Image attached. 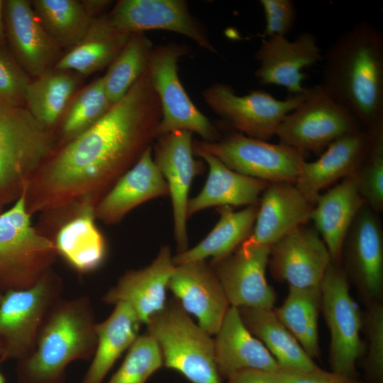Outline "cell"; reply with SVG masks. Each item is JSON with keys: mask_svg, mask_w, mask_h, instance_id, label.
I'll return each mask as SVG.
<instances>
[{"mask_svg": "<svg viewBox=\"0 0 383 383\" xmlns=\"http://www.w3.org/2000/svg\"><path fill=\"white\" fill-rule=\"evenodd\" d=\"M270 248L243 242L236 250L210 265L229 305L272 309L275 293L265 278Z\"/></svg>", "mask_w": 383, "mask_h": 383, "instance_id": "obj_14", "label": "cell"}, {"mask_svg": "<svg viewBox=\"0 0 383 383\" xmlns=\"http://www.w3.org/2000/svg\"><path fill=\"white\" fill-rule=\"evenodd\" d=\"M361 127L348 110L317 84L308 87L305 99L283 118L275 135L280 143L306 154L320 152Z\"/></svg>", "mask_w": 383, "mask_h": 383, "instance_id": "obj_8", "label": "cell"}, {"mask_svg": "<svg viewBox=\"0 0 383 383\" xmlns=\"http://www.w3.org/2000/svg\"><path fill=\"white\" fill-rule=\"evenodd\" d=\"M161 117L147 68L98 122L38 170L26 190L28 212H72L86 203L96 205L152 147Z\"/></svg>", "mask_w": 383, "mask_h": 383, "instance_id": "obj_1", "label": "cell"}, {"mask_svg": "<svg viewBox=\"0 0 383 383\" xmlns=\"http://www.w3.org/2000/svg\"><path fill=\"white\" fill-rule=\"evenodd\" d=\"M55 150L54 135L23 106L0 103V192L18 196Z\"/></svg>", "mask_w": 383, "mask_h": 383, "instance_id": "obj_6", "label": "cell"}, {"mask_svg": "<svg viewBox=\"0 0 383 383\" xmlns=\"http://www.w3.org/2000/svg\"><path fill=\"white\" fill-rule=\"evenodd\" d=\"M0 383H5V378L0 371Z\"/></svg>", "mask_w": 383, "mask_h": 383, "instance_id": "obj_47", "label": "cell"}, {"mask_svg": "<svg viewBox=\"0 0 383 383\" xmlns=\"http://www.w3.org/2000/svg\"><path fill=\"white\" fill-rule=\"evenodd\" d=\"M186 54L187 48L176 43L153 48L151 52L148 69L162 113L157 138L186 131L199 134L204 141H216L218 131L192 103L179 78L178 61Z\"/></svg>", "mask_w": 383, "mask_h": 383, "instance_id": "obj_10", "label": "cell"}, {"mask_svg": "<svg viewBox=\"0 0 383 383\" xmlns=\"http://www.w3.org/2000/svg\"><path fill=\"white\" fill-rule=\"evenodd\" d=\"M4 1L0 0V45L4 43L5 40V38H6L5 26H4Z\"/></svg>", "mask_w": 383, "mask_h": 383, "instance_id": "obj_46", "label": "cell"}, {"mask_svg": "<svg viewBox=\"0 0 383 383\" xmlns=\"http://www.w3.org/2000/svg\"><path fill=\"white\" fill-rule=\"evenodd\" d=\"M268 262L274 275L289 287H318L332 262L318 233L300 226L270 247Z\"/></svg>", "mask_w": 383, "mask_h": 383, "instance_id": "obj_17", "label": "cell"}, {"mask_svg": "<svg viewBox=\"0 0 383 383\" xmlns=\"http://www.w3.org/2000/svg\"><path fill=\"white\" fill-rule=\"evenodd\" d=\"M162 366L161 350L155 338L148 333L139 335L107 383H145Z\"/></svg>", "mask_w": 383, "mask_h": 383, "instance_id": "obj_38", "label": "cell"}, {"mask_svg": "<svg viewBox=\"0 0 383 383\" xmlns=\"http://www.w3.org/2000/svg\"><path fill=\"white\" fill-rule=\"evenodd\" d=\"M4 20L16 60L35 78L54 68L60 57V46L45 30L30 1H4Z\"/></svg>", "mask_w": 383, "mask_h": 383, "instance_id": "obj_19", "label": "cell"}, {"mask_svg": "<svg viewBox=\"0 0 383 383\" xmlns=\"http://www.w3.org/2000/svg\"><path fill=\"white\" fill-rule=\"evenodd\" d=\"M167 289L201 328L210 335L216 334L230 305L210 265L196 260L175 265Z\"/></svg>", "mask_w": 383, "mask_h": 383, "instance_id": "obj_18", "label": "cell"}, {"mask_svg": "<svg viewBox=\"0 0 383 383\" xmlns=\"http://www.w3.org/2000/svg\"><path fill=\"white\" fill-rule=\"evenodd\" d=\"M152 49L151 40L144 33H131L122 50L103 76L107 96L113 105L125 96L146 70Z\"/></svg>", "mask_w": 383, "mask_h": 383, "instance_id": "obj_36", "label": "cell"}, {"mask_svg": "<svg viewBox=\"0 0 383 383\" xmlns=\"http://www.w3.org/2000/svg\"><path fill=\"white\" fill-rule=\"evenodd\" d=\"M214 358L221 376L243 370L275 372L277 360L244 325L238 310L230 306L213 340Z\"/></svg>", "mask_w": 383, "mask_h": 383, "instance_id": "obj_25", "label": "cell"}, {"mask_svg": "<svg viewBox=\"0 0 383 383\" xmlns=\"http://www.w3.org/2000/svg\"><path fill=\"white\" fill-rule=\"evenodd\" d=\"M30 82L28 74L18 62L0 48V103L23 106Z\"/></svg>", "mask_w": 383, "mask_h": 383, "instance_id": "obj_41", "label": "cell"}, {"mask_svg": "<svg viewBox=\"0 0 383 383\" xmlns=\"http://www.w3.org/2000/svg\"><path fill=\"white\" fill-rule=\"evenodd\" d=\"M237 309L248 330L265 345L281 368L309 372L318 367L279 320L272 309Z\"/></svg>", "mask_w": 383, "mask_h": 383, "instance_id": "obj_31", "label": "cell"}, {"mask_svg": "<svg viewBox=\"0 0 383 383\" xmlns=\"http://www.w3.org/2000/svg\"><path fill=\"white\" fill-rule=\"evenodd\" d=\"M32 8L41 24L61 47L76 45L93 20L77 0H33Z\"/></svg>", "mask_w": 383, "mask_h": 383, "instance_id": "obj_35", "label": "cell"}, {"mask_svg": "<svg viewBox=\"0 0 383 383\" xmlns=\"http://www.w3.org/2000/svg\"><path fill=\"white\" fill-rule=\"evenodd\" d=\"M265 26L264 38L286 36L293 29L296 20V9L292 0H260Z\"/></svg>", "mask_w": 383, "mask_h": 383, "instance_id": "obj_42", "label": "cell"}, {"mask_svg": "<svg viewBox=\"0 0 383 383\" xmlns=\"http://www.w3.org/2000/svg\"><path fill=\"white\" fill-rule=\"evenodd\" d=\"M175 265L169 246H162L148 266L126 272L103 296L108 304L124 302L136 313L142 323L166 304V289Z\"/></svg>", "mask_w": 383, "mask_h": 383, "instance_id": "obj_20", "label": "cell"}, {"mask_svg": "<svg viewBox=\"0 0 383 383\" xmlns=\"http://www.w3.org/2000/svg\"><path fill=\"white\" fill-rule=\"evenodd\" d=\"M365 204L379 211L383 207V128L372 131L369 152L354 174Z\"/></svg>", "mask_w": 383, "mask_h": 383, "instance_id": "obj_39", "label": "cell"}, {"mask_svg": "<svg viewBox=\"0 0 383 383\" xmlns=\"http://www.w3.org/2000/svg\"><path fill=\"white\" fill-rule=\"evenodd\" d=\"M0 196H2V194L1 193V192H0Z\"/></svg>", "mask_w": 383, "mask_h": 383, "instance_id": "obj_49", "label": "cell"}, {"mask_svg": "<svg viewBox=\"0 0 383 383\" xmlns=\"http://www.w3.org/2000/svg\"><path fill=\"white\" fill-rule=\"evenodd\" d=\"M208 165L209 174L201 192L189 199L187 216L212 206H239L257 204L259 196L270 182L237 172L214 156L194 151Z\"/></svg>", "mask_w": 383, "mask_h": 383, "instance_id": "obj_28", "label": "cell"}, {"mask_svg": "<svg viewBox=\"0 0 383 383\" xmlns=\"http://www.w3.org/2000/svg\"><path fill=\"white\" fill-rule=\"evenodd\" d=\"M95 206L86 203L78 207L52 238L57 255L82 274L98 270L107 254L105 238L95 222Z\"/></svg>", "mask_w": 383, "mask_h": 383, "instance_id": "obj_27", "label": "cell"}, {"mask_svg": "<svg viewBox=\"0 0 383 383\" xmlns=\"http://www.w3.org/2000/svg\"><path fill=\"white\" fill-rule=\"evenodd\" d=\"M141 323L128 304H116L110 316L96 324V349L80 383H102L116 360L139 336Z\"/></svg>", "mask_w": 383, "mask_h": 383, "instance_id": "obj_29", "label": "cell"}, {"mask_svg": "<svg viewBox=\"0 0 383 383\" xmlns=\"http://www.w3.org/2000/svg\"><path fill=\"white\" fill-rule=\"evenodd\" d=\"M220 218L211 231L196 245L173 256L175 265L211 257L218 261L233 252L251 234L257 204L235 211L231 206L219 209Z\"/></svg>", "mask_w": 383, "mask_h": 383, "instance_id": "obj_32", "label": "cell"}, {"mask_svg": "<svg viewBox=\"0 0 383 383\" xmlns=\"http://www.w3.org/2000/svg\"><path fill=\"white\" fill-rule=\"evenodd\" d=\"M255 77L261 84L284 87L290 94L306 91L303 71L323 59L316 38L309 32L289 40L286 36L263 38L254 55Z\"/></svg>", "mask_w": 383, "mask_h": 383, "instance_id": "obj_16", "label": "cell"}, {"mask_svg": "<svg viewBox=\"0 0 383 383\" xmlns=\"http://www.w3.org/2000/svg\"><path fill=\"white\" fill-rule=\"evenodd\" d=\"M80 1L86 12L93 19L102 16L100 14H102L112 3L109 0H82Z\"/></svg>", "mask_w": 383, "mask_h": 383, "instance_id": "obj_45", "label": "cell"}, {"mask_svg": "<svg viewBox=\"0 0 383 383\" xmlns=\"http://www.w3.org/2000/svg\"><path fill=\"white\" fill-rule=\"evenodd\" d=\"M154 161L165 179L171 197L174 235L178 253L188 249L187 207L194 177L201 171L194 158L192 133L175 131L159 136Z\"/></svg>", "mask_w": 383, "mask_h": 383, "instance_id": "obj_15", "label": "cell"}, {"mask_svg": "<svg viewBox=\"0 0 383 383\" xmlns=\"http://www.w3.org/2000/svg\"><path fill=\"white\" fill-rule=\"evenodd\" d=\"M367 307L362 321L369 345L365 370L371 383H383V306L379 301Z\"/></svg>", "mask_w": 383, "mask_h": 383, "instance_id": "obj_40", "label": "cell"}, {"mask_svg": "<svg viewBox=\"0 0 383 383\" xmlns=\"http://www.w3.org/2000/svg\"><path fill=\"white\" fill-rule=\"evenodd\" d=\"M121 33L165 30L184 35L209 52L216 53L207 32L182 0H121L106 16Z\"/></svg>", "mask_w": 383, "mask_h": 383, "instance_id": "obj_13", "label": "cell"}, {"mask_svg": "<svg viewBox=\"0 0 383 383\" xmlns=\"http://www.w3.org/2000/svg\"><path fill=\"white\" fill-rule=\"evenodd\" d=\"M372 140V133L364 129L338 138L318 160L304 162L294 184L314 205L321 190L356 172L369 152Z\"/></svg>", "mask_w": 383, "mask_h": 383, "instance_id": "obj_21", "label": "cell"}, {"mask_svg": "<svg viewBox=\"0 0 383 383\" xmlns=\"http://www.w3.org/2000/svg\"><path fill=\"white\" fill-rule=\"evenodd\" d=\"M63 284L53 270L30 287L3 293L0 302V363L29 357L41 326L62 296Z\"/></svg>", "mask_w": 383, "mask_h": 383, "instance_id": "obj_7", "label": "cell"}, {"mask_svg": "<svg viewBox=\"0 0 383 383\" xmlns=\"http://www.w3.org/2000/svg\"><path fill=\"white\" fill-rule=\"evenodd\" d=\"M0 213V293L32 287L52 270L57 252L52 238L37 231L28 211L26 190Z\"/></svg>", "mask_w": 383, "mask_h": 383, "instance_id": "obj_4", "label": "cell"}, {"mask_svg": "<svg viewBox=\"0 0 383 383\" xmlns=\"http://www.w3.org/2000/svg\"><path fill=\"white\" fill-rule=\"evenodd\" d=\"M308 87L284 99L262 90L239 96L231 86L218 82L206 88L202 95L212 111L238 133L267 141L275 135L283 118L305 99Z\"/></svg>", "mask_w": 383, "mask_h": 383, "instance_id": "obj_11", "label": "cell"}, {"mask_svg": "<svg viewBox=\"0 0 383 383\" xmlns=\"http://www.w3.org/2000/svg\"><path fill=\"white\" fill-rule=\"evenodd\" d=\"M2 296H3V294L0 293V302H1V300L2 299Z\"/></svg>", "mask_w": 383, "mask_h": 383, "instance_id": "obj_48", "label": "cell"}, {"mask_svg": "<svg viewBox=\"0 0 383 383\" xmlns=\"http://www.w3.org/2000/svg\"><path fill=\"white\" fill-rule=\"evenodd\" d=\"M152 150L149 148L97 202L96 218L113 225L140 204L169 195L167 182L154 161Z\"/></svg>", "mask_w": 383, "mask_h": 383, "instance_id": "obj_23", "label": "cell"}, {"mask_svg": "<svg viewBox=\"0 0 383 383\" xmlns=\"http://www.w3.org/2000/svg\"><path fill=\"white\" fill-rule=\"evenodd\" d=\"M347 238L350 271L365 301L367 304L380 301L383 290V240L373 210L365 206L360 209Z\"/></svg>", "mask_w": 383, "mask_h": 383, "instance_id": "obj_22", "label": "cell"}, {"mask_svg": "<svg viewBox=\"0 0 383 383\" xmlns=\"http://www.w3.org/2000/svg\"><path fill=\"white\" fill-rule=\"evenodd\" d=\"M96 324L89 296L61 297L48 313L33 353L17 362L18 382L64 383L70 363L91 360Z\"/></svg>", "mask_w": 383, "mask_h": 383, "instance_id": "obj_3", "label": "cell"}, {"mask_svg": "<svg viewBox=\"0 0 383 383\" xmlns=\"http://www.w3.org/2000/svg\"><path fill=\"white\" fill-rule=\"evenodd\" d=\"M226 378V383H279L271 372L259 370H240Z\"/></svg>", "mask_w": 383, "mask_h": 383, "instance_id": "obj_44", "label": "cell"}, {"mask_svg": "<svg viewBox=\"0 0 383 383\" xmlns=\"http://www.w3.org/2000/svg\"><path fill=\"white\" fill-rule=\"evenodd\" d=\"M320 286L321 309L331 333L332 371L355 379V364L365 351L360 337L362 320L350 294L346 274L331 262Z\"/></svg>", "mask_w": 383, "mask_h": 383, "instance_id": "obj_12", "label": "cell"}, {"mask_svg": "<svg viewBox=\"0 0 383 383\" xmlns=\"http://www.w3.org/2000/svg\"><path fill=\"white\" fill-rule=\"evenodd\" d=\"M321 306V286L289 287L284 303L274 310L279 320L312 359L320 355L318 316Z\"/></svg>", "mask_w": 383, "mask_h": 383, "instance_id": "obj_34", "label": "cell"}, {"mask_svg": "<svg viewBox=\"0 0 383 383\" xmlns=\"http://www.w3.org/2000/svg\"><path fill=\"white\" fill-rule=\"evenodd\" d=\"M146 325L148 333L160 348L165 367L179 372L191 383H221L213 340L177 301L166 302Z\"/></svg>", "mask_w": 383, "mask_h": 383, "instance_id": "obj_5", "label": "cell"}, {"mask_svg": "<svg viewBox=\"0 0 383 383\" xmlns=\"http://www.w3.org/2000/svg\"><path fill=\"white\" fill-rule=\"evenodd\" d=\"M112 106L105 89L104 77L97 78L80 90L67 108L61 126L63 141L67 143L91 128Z\"/></svg>", "mask_w": 383, "mask_h": 383, "instance_id": "obj_37", "label": "cell"}, {"mask_svg": "<svg viewBox=\"0 0 383 383\" xmlns=\"http://www.w3.org/2000/svg\"><path fill=\"white\" fill-rule=\"evenodd\" d=\"M193 151L207 152L237 172L270 183L294 184L306 161L305 154L292 147L239 133L194 142Z\"/></svg>", "mask_w": 383, "mask_h": 383, "instance_id": "obj_9", "label": "cell"}, {"mask_svg": "<svg viewBox=\"0 0 383 383\" xmlns=\"http://www.w3.org/2000/svg\"><path fill=\"white\" fill-rule=\"evenodd\" d=\"M79 80L71 71L52 69L30 80L25 104L30 113L48 128L64 115Z\"/></svg>", "mask_w": 383, "mask_h": 383, "instance_id": "obj_33", "label": "cell"}, {"mask_svg": "<svg viewBox=\"0 0 383 383\" xmlns=\"http://www.w3.org/2000/svg\"><path fill=\"white\" fill-rule=\"evenodd\" d=\"M271 374L279 383H360L356 379L319 367L309 372H296L280 367Z\"/></svg>", "mask_w": 383, "mask_h": 383, "instance_id": "obj_43", "label": "cell"}, {"mask_svg": "<svg viewBox=\"0 0 383 383\" xmlns=\"http://www.w3.org/2000/svg\"><path fill=\"white\" fill-rule=\"evenodd\" d=\"M313 207L294 184L270 183L262 194L253 229L245 242L270 248L308 222Z\"/></svg>", "mask_w": 383, "mask_h": 383, "instance_id": "obj_24", "label": "cell"}, {"mask_svg": "<svg viewBox=\"0 0 383 383\" xmlns=\"http://www.w3.org/2000/svg\"><path fill=\"white\" fill-rule=\"evenodd\" d=\"M321 87L348 110L363 129L383 128V35L361 21L328 49Z\"/></svg>", "mask_w": 383, "mask_h": 383, "instance_id": "obj_2", "label": "cell"}, {"mask_svg": "<svg viewBox=\"0 0 383 383\" xmlns=\"http://www.w3.org/2000/svg\"><path fill=\"white\" fill-rule=\"evenodd\" d=\"M365 201L353 175L320 194L310 219L321 235L333 263L338 264L349 230Z\"/></svg>", "mask_w": 383, "mask_h": 383, "instance_id": "obj_26", "label": "cell"}, {"mask_svg": "<svg viewBox=\"0 0 383 383\" xmlns=\"http://www.w3.org/2000/svg\"><path fill=\"white\" fill-rule=\"evenodd\" d=\"M130 35L114 29L106 16L94 18L84 37L60 57L54 69L84 75L102 70L116 58Z\"/></svg>", "mask_w": 383, "mask_h": 383, "instance_id": "obj_30", "label": "cell"}]
</instances>
